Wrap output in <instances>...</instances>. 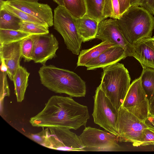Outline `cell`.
<instances>
[{"instance_id":"1","label":"cell","mask_w":154,"mask_h":154,"mask_svg":"<svg viewBox=\"0 0 154 154\" xmlns=\"http://www.w3.org/2000/svg\"><path fill=\"white\" fill-rule=\"evenodd\" d=\"M71 97L54 95L43 109L29 122L34 127L65 128L76 130L85 126L90 118L87 106Z\"/></svg>"},{"instance_id":"2","label":"cell","mask_w":154,"mask_h":154,"mask_svg":"<svg viewBox=\"0 0 154 154\" xmlns=\"http://www.w3.org/2000/svg\"><path fill=\"white\" fill-rule=\"evenodd\" d=\"M38 73L41 83L49 90L71 97H85V82L74 72L53 65H43Z\"/></svg>"},{"instance_id":"3","label":"cell","mask_w":154,"mask_h":154,"mask_svg":"<svg viewBox=\"0 0 154 154\" xmlns=\"http://www.w3.org/2000/svg\"><path fill=\"white\" fill-rule=\"evenodd\" d=\"M119 27L133 46L152 37L154 29L153 15L140 6H131L117 19Z\"/></svg>"},{"instance_id":"4","label":"cell","mask_w":154,"mask_h":154,"mask_svg":"<svg viewBox=\"0 0 154 154\" xmlns=\"http://www.w3.org/2000/svg\"><path fill=\"white\" fill-rule=\"evenodd\" d=\"M103 69L101 88L118 111L131 85L128 71L123 64L118 62Z\"/></svg>"},{"instance_id":"5","label":"cell","mask_w":154,"mask_h":154,"mask_svg":"<svg viewBox=\"0 0 154 154\" xmlns=\"http://www.w3.org/2000/svg\"><path fill=\"white\" fill-rule=\"evenodd\" d=\"M53 26L63 37L67 48L79 55L83 42L78 33L75 18L64 6L58 5L54 9Z\"/></svg>"},{"instance_id":"6","label":"cell","mask_w":154,"mask_h":154,"mask_svg":"<svg viewBox=\"0 0 154 154\" xmlns=\"http://www.w3.org/2000/svg\"><path fill=\"white\" fill-rule=\"evenodd\" d=\"M93 97L92 116L94 123L117 136L118 111L102 90L100 85L97 88Z\"/></svg>"},{"instance_id":"7","label":"cell","mask_w":154,"mask_h":154,"mask_svg":"<svg viewBox=\"0 0 154 154\" xmlns=\"http://www.w3.org/2000/svg\"><path fill=\"white\" fill-rule=\"evenodd\" d=\"M85 146V151H121L116 136L106 130L85 127L79 136Z\"/></svg>"},{"instance_id":"8","label":"cell","mask_w":154,"mask_h":154,"mask_svg":"<svg viewBox=\"0 0 154 154\" xmlns=\"http://www.w3.org/2000/svg\"><path fill=\"white\" fill-rule=\"evenodd\" d=\"M147 127L144 121L122 107L118 111V141L130 142L138 146L143 132Z\"/></svg>"},{"instance_id":"9","label":"cell","mask_w":154,"mask_h":154,"mask_svg":"<svg viewBox=\"0 0 154 154\" xmlns=\"http://www.w3.org/2000/svg\"><path fill=\"white\" fill-rule=\"evenodd\" d=\"M144 121L149 116V100L142 85L140 77L131 84L122 106Z\"/></svg>"},{"instance_id":"10","label":"cell","mask_w":154,"mask_h":154,"mask_svg":"<svg viewBox=\"0 0 154 154\" xmlns=\"http://www.w3.org/2000/svg\"><path fill=\"white\" fill-rule=\"evenodd\" d=\"M46 147L66 151H85V146L79 136L70 129L61 127L48 128Z\"/></svg>"},{"instance_id":"11","label":"cell","mask_w":154,"mask_h":154,"mask_svg":"<svg viewBox=\"0 0 154 154\" xmlns=\"http://www.w3.org/2000/svg\"><path fill=\"white\" fill-rule=\"evenodd\" d=\"M96 38L103 41H107L124 50L127 57H133L134 46L125 39L120 30L117 19H105L99 22Z\"/></svg>"},{"instance_id":"12","label":"cell","mask_w":154,"mask_h":154,"mask_svg":"<svg viewBox=\"0 0 154 154\" xmlns=\"http://www.w3.org/2000/svg\"><path fill=\"white\" fill-rule=\"evenodd\" d=\"M33 40L32 60L45 65L47 60L56 56L59 43L52 33L32 35Z\"/></svg>"},{"instance_id":"13","label":"cell","mask_w":154,"mask_h":154,"mask_svg":"<svg viewBox=\"0 0 154 154\" xmlns=\"http://www.w3.org/2000/svg\"><path fill=\"white\" fill-rule=\"evenodd\" d=\"M6 2L38 19L48 27L53 25L52 9L47 4L40 3L37 1L7 0Z\"/></svg>"},{"instance_id":"14","label":"cell","mask_w":154,"mask_h":154,"mask_svg":"<svg viewBox=\"0 0 154 154\" xmlns=\"http://www.w3.org/2000/svg\"><path fill=\"white\" fill-rule=\"evenodd\" d=\"M21 41L0 44V58L4 60L7 68L8 75L12 81L17 70L20 66Z\"/></svg>"},{"instance_id":"15","label":"cell","mask_w":154,"mask_h":154,"mask_svg":"<svg viewBox=\"0 0 154 154\" xmlns=\"http://www.w3.org/2000/svg\"><path fill=\"white\" fill-rule=\"evenodd\" d=\"M127 57L124 49L116 46L106 50L98 57L87 63L85 66L87 70H94L118 63Z\"/></svg>"},{"instance_id":"16","label":"cell","mask_w":154,"mask_h":154,"mask_svg":"<svg viewBox=\"0 0 154 154\" xmlns=\"http://www.w3.org/2000/svg\"><path fill=\"white\" fill-rule=\"evenodd\" d=\"M86 14L99 22L111 17V0H85Z\"/></svg>"},{"instance_id":"17","label":"cell","mask_w":154,"mask_h":154,"mask_svg":"<svg viewBox=\"0 0 154 154\" xmlns=\"http://www.w3.org/2000/svg\"><path fill=\"white\" fill-rule=\"evenodd\" d=\"M134 47L133 57L139 62L143 68L154 69V47L149 40L140 41Z\"/></svg>"},{"instance_id":"18","label":"cell","mask_w":154,"mask_h":154,"mask_svg":"<svg viewBox=\"0 0 154 154\" xmlns=\"http://www.w3.org/2000/svg\"><path fill=\"white\" fill-rule=\"evenodd\" d=\"M78 33L83 42L96 38L100 22L85 14L75 19Z\"/></svg>"},{"instance_id":"19","label":"cell","mask_w":154,"mask_h":154,"mask_svg":"<svg viewBox=\"0 0 154 154\" xmlns=\"http://www.w3.org/2000/svg\"><path fill=\"white\" fill-rule=\"evenodd\" d=\"M116 45L107 41H103L91 48L80 51L77 63V66H84L91 60L98 57L108 49Z\"/></svg>"},{"instance_id":"20","label":"cell","mask_w":154,"mask_h":154,"mask_svg":"<svg viewBox=\"0 0 154 154\" xmlns=\"http://www.w3.org/2000/svg\"><path fill=\"white\" fill-rule=\"evenodd\" d=\"M29 74L24 67L20 66L14 75L13 81L14 87V92L17 101L18 102H21L24 99L28 85Z\"/></svg>"},{"instance_id":"21","label":"cell","mask_w":154,"mask_h":154,"mask_svg":"<svg viewBox=\"0 0 154 154\" xmlns=\"http://www.w3.org/2000/svg\"><path fill=\"white\" fill-rule=\"evenodd\" d=\"M22 21L5 9H0V29L19 30Z\"/></svg>"},{"instance_id":"22","label":"cell","mask_w":154,"mask_h":154,"mask_svg":"<svg viewBox=\"0 0 154 154\" xmlns=\"http://www.w3.org/2000/svg\"><path fill=\"white\" fill-rule=\"evenodd\" d=\"M140 77L142 86L149 100L154 94V69L143 68Z\"/></svg>"},{"instance_id":"23","label":"cell","mask_w":154,"mask_h":154,"mask_svg":"<svg viewBox=\"0 0 154 154\" xmlns=\"http://www.w3.org/2000/svg\"><path fill=\"white\" fill-rule=\"evenodd\" d=\"M31 35L20 30L0 29V44L22 41Z\"/></svg>"},{"instance_id":"24","label":"cell","mask_w":154,"mask_h":154,"mask_svg":"<svg viewBox=\"0 0 154 154\" xmlns=\"http://www.w3.org/2000/svg\"><path fill=\"white\" fill-rule=\"evenodd\" d=\"M64 7L75 19L86 14L85 0H63Z\"/></svg>"},{"instance_id":"25","label":"cell","mask_w":154,"mask_h":154,"mask_svg":"<svg viewBox=\"0 0 154 154\" xmlns=\"http://www.w3.org/2000/svg\"><path fill=\"white\" fill-rule=\"evenodd\" d=\"M2 8L5 9L9 12L18 17L23 21L31 22L48 27L42 22L20 9L11 5L6 3V1L3 6L0 8V9Z\"/></svg>"},{"instance_id":"26","label":"cell","mask_w":154,"mask_h":154,"mask_svg":"<svg viewBox=\"0 0 154 154\" xmlns=\"http://www.w3.org/2000/svg\"><path fill=\"white\" fill-rule=\"evenodd\" d=\"M0 102L3 103L4 98L10 95V90L8 83L7 75V68L4 60L0 58Z\"/></svg>"},{"instance_id":"27","label":"cell","mask_w":154,"mask_h":154,"mask_svg":"<svg viewBox=\"0 0 154 154\" xmlns=\"http://www.w3.org/2000/svg\"><path fill=\"white\" fill-rule=\"evenodd\" d=\"M19 30L31 35H37L49 33L48 27L34 23L23 21L20 24Z\"/></svg>"},{"instance_id":"28","label":"cell","mask_w":154,"mask_h":154,"mask_svg":"<svg viewBox=\"0 0 154 154\" xmlns=\"http://www.w3.org/2000/svg\"><path fill=\"white\" fill-rule=\"evenodd\" d=\"M33 40L32 35L25 38L21 41V57L24 61L29 62L32 60Z\"/></svg>"},{"instance_id":"29","label":"cell","mask_w":154,"mask_h":154,"mask_svg":"<svg viewBox=\"0 0 154 154\" xmlns=\"http://www.w3.org/2000/svg\"><path fill=\"white\" fill-rule=\"evenodd\" d=\"M149 145L154 146V129L147 127L143 131L138 146Z\"/></svg>"},{"instance_id":"30","label":"cell","mask_w":154,"mask_h":154,"mask_svg":"<svg viewBox=\"0 0 154 154\" xmlns=\"http://www.w3.org/2000/svg\"><path fill=\"white\" fill-rule=\"evenodd\" d=\"M48 128L44 129L43 128L42 130L36 134H31L29 135V137L31 139L45 147L48 142Z\"/></svg>"},{"instance_id":"31","label":"cell","mask_w":154,"mask_h":154,"mask_svg":"<svg viewBox=\"0 0 154 154\" xmlns=\"http://www.w3.org/2000/svg\"><path fill=\"white\" fill-rule=\"evenodd\" d=\"M112 14L111 18L118 19L120 17V5L118 0H111Z\"/></svg>"},{"instance_id":"32","label":"cell","mask_w":154,"mask_h":154,"mask_svg":"<svg viewBox=\"0 0 154 154\" xmlns=\"http://www.w3.org/2000/svg\"><path fill=\"white\" fill-rule=\"evenodd\" d=\"M140 6L154 15V0H143Z\"/></svg>"},{"instance_id":"33","label":"cell","mask_w":154,"mask_h":154,"mask_svg":"<svg viewBox=\"0 0 154 154\" xmlns=\"http://www.w3.org/2000/svg\"><path fill=\"white\" fill-rule=\"evenodd\" d=\"M118 0L120 5V13L121 15L131 6V0Z\"/></svg>"},{"instance_id":"34","label":"cell","mask_w":154,"mask_h":154,"mask_svg":"<svg viewBox=\"0 0 154 154\" xmlns=\"http://www.w3.org/2000/svg\"><path fill=\"white\" fill-rule=\"evenodd\" d=\"M144 122L148 127L154 129V116L149 115Z\"/></svg>"},{"instance_id":"35","label":"cell","mask_w":154,"mask_h":154,"mask_svg":"<svg viewBox=\"0 0 154 154\" xmlns=\"http://www.w3.org/2000/svg\"><path fill=\"white\" fill-rule=\"evenodd\" d=\"M149 115L154 116V94L149 100Z\"/></svg>"},{"instance_id":"36","label":"cell","mask_w":154,"mask_h":154,"mask_svg":"<svg viewBox=\"0 0 154 154\" xmlns=\"http://www.w3.org/2000/svg\"><path fill=\"white\" fill-rule=\"evenodd\" d=\"M143 0H131V6H140L142 5Z\"/></svg>"},{"instance_id":"37","label":"cell","mask_w":154,"mask_h":154,"mask_svg":"<svg viewBox=\"0 0 154 154\" xmlns=\"http://www.w3.org/2000/svg\"><path fill=\"white\" fill-rule=\"evenodd\" d=\"M53 1L57 3L58 5L64 6L63 0H53Z\"/></svg>"},{"instance_id":"38","label":"cell","mask_w":154,"mask_h":154,"mask_svg":"<svg viewBox=\"0 0 154 154\" xmlns=\"http://www.w3.org/2000/svg\"><path fill=\"white\" fill-rule=\"evenodd\" d=\"M154 47V36L148 38Z\"/></svg>"},{"instance_id":"39","label":"cell","mask_w":154,"mask_h":154,"mask_svg":"<svg viewBox=\"0 0 154 154\" xmlns=\"http://www.w3.org/2000/svg\"><path fill=\"white\" fill-rule=\"evenodd\" d=\"M5 1L4 0H0V8L4 5Z\"/></svg>"},{"instance_id":"40","label":"cell","mask_w":154,"mask_h":154,"mask_svg":"<svg viewBox=\"0 0 154 154\" xmlns=\"http://www.w3.org/2000/svg\"><path fill=\"white\" fill-rule=\"evenodd\" d=\"M10 0L24 1H37V2H38V1L40 0Z\"/></svg>"}]
</instances>
